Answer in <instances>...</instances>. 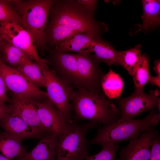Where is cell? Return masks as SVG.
<instances>
[{
  "instance_id": "obj_12",
  "label": "cell",
  "mask_w": 160,
  "mask_h": 160,
  "mask_svg": "<svg viewBox=\"0 0 160 160\" xmlns=\"http://www.w3.org/2000/svg\"><path fill=\"white\" fill-rule=\"evenodd\" d=\"M39 119L44 129L59 137L70 127L68 122L48 99L35 100Z\"/></svg>"
},
{
  "instance_id": "obj_30",
  "label": "cell",
  "mask_w": 160,
  "mask_h": 160,
  "mask_svg": "<svg viewBox=\"0 0 160 160\" xmlns=\"http://www.w3.org/2000/svg\"><path fill=\"white\" fill-rule=\"evenodd\" d=\"M76 1L94 15L97 6V0H77Z\"/></svg>"
},
{
  "instance_id": "obj_25",
  "label": "cell",
  "mask_w": 160,
  "mask_h": 160,
  "mask_svg": "<svg viewBox=\"0 0 160 160\" xmlns=\"http://www.w3.org/2000/svg\"><path fill=\"white\" fill-rule=\"evenodd\" d=\"M149 57L146 54L142 55L141 59L132 76L135 90L143 91L151 75L149 69Z\"/></svg>"
},
{
  "instance_id": "obj_23",
  "label": "cell",
  "mask_w": 160,
  "mask_h": 160,
  "mask_svg": "<svg viewBox=\"0 0 160 160\" xmlns=\"http://www.w3.org/2000/svg\"><path fill=\"white\" fill-rule=\"evenodd\" d=\"M123 84L120 76L111 69L105 74L101 83L104 95L111 100L119 97L123 89Z\"/></svg>"
},
{
  "instance_id": "obj_36",
  "label": "cell",
  "mask_w": 160,
  "mask_h": 160,
  "mask_svg": "<svg viewBox=\"0 0 160 160\" xmlns=\"http://www.w3.org/2000/svg\"><path fill=\"white\" fill-rule=\"evenodd\" d=\"M0 160H9L6 157L0 154Z\"/></svg>"
},
{
  "instance_id": "obj_2",
  "label": "cell",
  "mask_w": 160,
  "mask_h": 160,
  "mask_svg": "<svg viewBox=\"0 0 160 160\" xmlns=\"http://www.w3.org/2000/svg\"><path fill=\"white\" fill-rule=\"evenodd\" d=\"M94 15L74 0H60L52 7L49 23L64 25L82 33H92L97 37L107 31L104 23L95 19Z\"/></svg>"
},
{
  "instance_id": "obj_10",
  "label": "cell",
  "mask_w": 160,
  "mask_h": 160,
  "mask_svg": "<svg viewBox=\"0 0 160 160\" xmlns=\"http://www.w3.org/2000/svg\"><path fill=\"white\" fill-rule=\"evenodd\" d=\"M1 32L7 43L22 50L31 57L40 67H47V60L39 55L36 47L30 33L22 26L10 22L1 23Z\"/></svg>"
},
{
  "instance_id": "obj_3",
  "label": "cell",
  "mask_w": 160,
  "mask_h": 160,
  "mask_svg": "<svg viewBox=\"0 0 160 160\" xmlns=\"http://www.w3.org/2000/svg\"><path fill=\"white\" fill-rule=\"evenodd\" d=\"M160 120V113H157L156 107L154 108L143 119H131L99 127L95 136L88 140L89 144L102 145L109 143H118L137 138L142 134L154 128Z\"/></svg>"
},
{
  "instance_id": "obj_21",
  "label": "cell",
  "mask_w": 160,
  "mask_h": 160,
  "mask_svg": "<svg viewBox=\"0 0 160 160\" xmlns=\"http://www.w3.org/2000/svg\"><path fill=\"white\" fill-rule=\"evenodd\" d=\"M21 141L5 131L0 134V153L9 160L20 158L27 152Z\"/></svg>"
},
{
  "instance_id": "obj_13",
  "label": "cell",
  "mask_w": 160,
  "mask_h": 160,
  "mask_svg": "<svg viewBox=\"0 0 160 160\" xmlns=\"http://www.w3.org/2000/svg\"><path fill=\"white\" fill-rule=\"evenodd\" d=\"M158 134L153 128L129 140L127 146L122 148L119 157L115 160H148L153 141Z\"/></svg>"
},
{
  "instance_id": "obj_34",
  "label": "cell",
  "mask_w": 160,
  "mask_h": 160,
  "mask_svg": "<svg viewBox=\"0 0 160 160\" xmlns=\"http://www.w3.org/2000/svg\"><path fill=\"white\" fill-rule=\"evenodd\" d=\"M153 69L157 76H160V60L157 59L154 63Z\"/></svg>"
},
{
  "instance_id": "obj_31",
  "label": "cell",
  "mask_w": 160,
  "mask_h": 160,
  "mask_svg": "<svg viewBox=\"0 0 160 160\" xmlns=\"http://www.w3.org/2000/svg\"><path fill=\"white\" fill-rule=\"evenodd\" d=\"M7 87L0 73V101L5 102L10 101L6 93Z\"/></svg>"
},
{
  "instance_id": "obj_16",
  "label": "cell",
  "mask_w": 160,
  "mask_h": 160,
  "mask_svg": "<svg viewBox=\"0 0 160 160\" xmlns=\"http://www.w3.org/2000/svg\"><path fill=\"white\" fill-rule=\"evenodd\" d=\"M57 135L45 132L37 145L20 158L22 160H55L58 141Z\"/></svg>"
},
{
  "instance_id": "obj_26",
  "label": "cell",
  "mask_w": 160,
  "mask_h": 160,
  "mask_svg": "<svg viewBox=\"0 0 160 160\" xmlns=\"http://www.w3.org/2000/svg\"><path fill=\"white\" fill-rule=\"evenodd\" d=\"M27 55H28L22 50L7 43L2 49L1 61L8 65L16 68Z\"/></svg>"
},
{
  "instance_id": "obj_20",
  "label": "cell",
  "mask_w": 160,
  "mask_h": 160,
  "mask_svg": "<svg viewBox=\"0 0 160 160\" xmlns=\"http://www.w3.org/2000/svg\"><path fill=\"white\" fill-rule=\"evenodd\" d=\"M98 37H100L89 32L77 34L69 37L57 46L56 50L78 53L88 52L90 43L94 38Z\"/></svg>"
},
{
  "instance_id": "obj_17",
  "label": "cell",
  "mask_w": 160,
  "mask_h": 160,
  "mask_svg": "<svg viewBox=\"0 0 160 160\" xmlns=\"http://www.w3.org/2000/svg\"><path fill=\"white\" fill-rule=\"evenodd\" d=\"M88 51L94 53L95 57L101 62L108 65H120L119 51L108 41L101 37L94 38L90 43Z\"/></svg>"
},
{
  "instance_id": "obj_22",
  "label": "cell",
  "mask_w": 160,
  "mask_h": 160,
  "mask_svg": "<svg viewBox=\"0 0 160 160\" xmlns=\"http://www.w3.org/2000/svg\"><path fill=\"white\" fill-rule=\"evenodd\" d=\"M16 68L37 87H45V79L39 66L29 56H26Z\"/></svg>"
},
{
  "instance_id": "obj_28",
  "label": "cell",
  "mask_w": 160,
  "mask_h": 160,
  "mask_svg": "<svg viewBox=\"0 0 160 160\" xmlns=\"http://www.w3.org/2000/svg\"><path fill=\"white\" fill-rule=\"evenodd\" d=\"M102 146V149L100 152L95 155L88 156L84 160H115L119 147L118 143L110 142Z\"/></svg>"
},
{
  "instance_id": "obj_5",
  "label": "cell",
  "mask_w": 160,
  "mask_h": 160,
  "mask_svg": "<svg viewBox=\"0 0 160 160\" xmlns=\"http://www.w3.org/2000/svg\"><path fill=\"white\" fill-rule=\"evenodd\" d=\"M98 125L91 122L79 124L73 120L70 128L58 137L55 160H84L89 150L87 134Z\"/></svg>"
},
{
  "instance_id": "obj_14",
  "label": "cell",
  "mask_w": 160,
  "mask_h": 160,
  "mask_svg": "<svg viewBox=\"0 0 160 160\" xmlns=\"http://www.w3.org/2000/svg\"><path fill=\"white\" fill-rule=\"evenodd\" d=\"M0 122L5 132L20 141L28 138L40 140L47 132L43 128L30 125L18 117L9 113L0 120Z\"/></svg>"
},
{
  "instance_id": "obj_19",
  "label": "cell",
  "mask_w": 160,
  "mask_h": 160,
  "mask_svg": "<svg viewBox=\"0 0 160 160\" xmlns=\"http://www.w3.org/2000/svg\"><path fill=\"white\" fill-rule=\"evenodd\" d=\"M81 33L64 25L49 23L45 31L46 46L52 47L57 46L71 36Z\"/></svg>"
},
{
  "instance_id": "obj_29",
  "label": "cell",
  "mask_w": 160,
  "mask_h": 160,
  "mask_svg": "<svg viewBox=\"0 0 160 160\" xmlns=\"http://www.w3.org/2000/svg\"><path fill=\"white\" fill-rule=\"evenodd\" d=\"M148 160H160V137L159 134L153 141Z\"/></svg>"
},
{
  "instance_id": "obj_18",
  "label": "cell",
  "mask_w": 160,
  "mask_h": 160,
  "mask_svg": "<svg viewBox=\"0 0 160 160\" xmlns=\"http://www.w3.org/2000/svg\"><path fill=\"white\" fill-rule=\"evenodd\" d=\"M143 13L142 17L143 24L140 30L148 32L159 26L160 23V1H142Z\"/></svg>"
},
{
  "instance_id": "obj_35",
  "label": "cell",
  "mask_w": 160,
  "mask_h": 160,
  "mask_svg": "<svg viewBox=\"0 0 160 160\" xmlns=\"http://www.w3.org/2000/svg\"><path fill=\"white\" fill-rule=\"evenodd\" d=\"M1 23H0V60H1V52L4 46L7 43L3 37L0 30Z\"/></svg>"
},
{
  "instance_id": "obj_37",
  "label": "cell",
  "mask_w": 160,
  "mask_h": 160,
  "mask_svg": "<svg viewBox=\"0 0 160 160\" xmlns=\"http://www.w3.org/2000/svg\"><path fill=\"white\" fill-rule=\"evenodd\" d=\"M19 160H21V159H19Z\"/></svg>"
},
{
  "instance_id": "obj_9",
  "label": "cell",
  "mask_w": 160,
  "mask_h": 160,
  "mask_svg": "<svg viewBox=\"0 0 160 160\" xmlns=\"http://www.w3.org/2000/svg\"><path fill=\"white\" fill-rule=\"evenodd\" d=\"M0 73L7 88L14 95L36 100L49 99L46 92L41 90L27 79L17 68L0 60Z\"/></svg>"
},
{
  "instance_id": "obj_1",
  "label": "cell",
  "mask_w": 160,
  "mask_h": 160,
  "mask_svg": "<svg viewBox=\"0 0 160 160\" xmlns=\"http://www.w3.org/2000/svg\"><path fill=\"white\" fill-rule=\"evenodd\" d=\"M71 101L75 121L87 120L105 127L121 118L120 112L112 100L104 94L79 87L73 91Z\"/></svg>"
},
{
  "instance_id": "obj_11",
  "label": "cell",
  "mask_w": 160,
  "mask_h": 160,
  "mask_svg": "<svg viewBox=\"0 0 160 160\" xmlns=\"http://www.w3.org/2000/svg\"><path fill=\"white\" fill-rule=\"evenodd\" d=\"M48 63L50 64L53 71L66 84L80 87L77 63L74 54L55 50L51 53Z\"/></svg>"
},
{
  "instance_id": "obj_8",
  "label": "cell",
  "mask_w": 160,
  "mask_h": 160,
  "mask_svg": "<svg viewBox=\"0 0 160 160\" xmlns=\"http://www.w3.org/2000/svg\"><path fill=\"white\" fill-rule=\"evenodd\" d=\"M92 53L88 51L74 54L77 63L80 87L92 92L104 94L101 83L105 74L100 68L101 62Z\"/></svg>"
},
{
  "instance_id": "obj_4",
  "label": "cell",
  "mask_w": 160,
  "mask_h": 160,
  "mask_svg": "<svg viewBox=\"0 0 160 160\" xmlns=\"http://www.w3.org/2000/svg\"><path fill=\"white\" fill-rule=\"evenodd\" d=\"M54 0H11L12 4L21 16L23 27L31 36L34 44L41 51L46 46L45 31Z\"/></svg>"
},
{
  "instance_id": "obj_6",
  "label": "cell",
  "mask_w": 160,
  "mask_h": 160,
  "mask_svg": "<svg viewBox=\"0 0 160 160\" xmlns=\"http://www.w3.org/2000/svg\"><path fill=\"white\" fill-rule=\"evenodd\" d=\"M41 69L46 80L45 87L49 100L69 123L73 121L72 106L71 97L73 87L63 82L48 67H42Z\"/></svg>"
},
{
  "instance_id": "obj_24",
  "label": "cell",
  "mask_w": 160,
  "mask_h": 160,
  "mask_svg": "<svg viewBox=\"0 0 160 160\" xmlns=\"http://www.w3.org/2000/svg\"><path fill=\"white\" fill-rule=\"evenodd\" d=\"M142 45L139 44L134 48L119 52L120 65L132 76L142 57Z\"/></svg>"
},
{
  "instance_id": "obj_7",
  "label": "cell",
  "mask_w": 160,
  "mask_h": 160,
  "mask_svg": "<svg viewBox=\"0 0 160 160\" xmlns=\"http://www.w3.org/2000/svg\"><path fill=\"white\" fill-rule=\"evenodd\" d=\"M159 90H151L148 94L143 91H135L124 98L115 99L121 115L117 122H122L138 116L143 112L157 107L160 113V99Z\"/></svg>"
},
{
  "instance_id": "obj_32",
  "label": "cell",
  "mask_w": 160,
  "mask_h": 160,
  "mask_svg": "<svg viewBox=\"0 0 160 160\" xmlns=\"http://www.w3.org/2000/svg\"><path fill=\"white\" fill-rule=\"evenodd\" d=\"M9 112L8 106L6 105L4 102L0 101V121Z\"/></svg>"
},
{
  "instance_id": "obj_15",
  "label": "cell",
  "mask_w": 160,
  "mask_h": 160,
  "mask_svg": "<svg viewBox=\"0 0 160 160\" xmlns=\"http://www.w3.org/2000/svg\"><path fill=\"white\" fill-rule=\"evenodd\" d=\"M34 100L14 95L8 106L9 113L32 126L44 129L40 121Z\"/></svg>"
},
{
  "instance_id": "obj_33",
  "label": "cell",
  "mask_w": 160,
  "mask_h": 160,
  "mask_svg": "<svg viewBox=\"0 0 160 160\" xmlns=\"http://www.w3.org/2000/svg\"><path fill=\"white\" fill-rule=\"evenodd\" d=\"M148 83L156 86L160 88V76H154L151 75L149 79Z\"/></svg>"
},
{
  "instance_id": "obj_27",
  "label": "cell",
  "mask_w": 160,
  "mask_h": 160,
  "mask_svg": "<svg viewBox=\"0 0 160 160\" xmlns=\"http://www.w3.org/2000/svg\"><path fill=\"white\" fill-rule=\"evenodd\" d=\"M10 22L23 27V21L13 7L11 0H0V23Z\"/></svg>"
}]
</instances>
